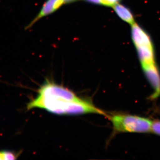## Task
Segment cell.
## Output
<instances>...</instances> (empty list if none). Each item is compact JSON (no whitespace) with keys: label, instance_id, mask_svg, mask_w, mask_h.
Segmentation results:
<instances>
[{"label":"cell","instance_id":"6da1fadb","mask_svg":"<svg viewBox=\"0 0 160 160\" xmlns=\"http://www.w3.org/2000/svg\"><path fill=\"white\" fill-rule=\"evenodd\" d=\"M26 108L28 110L39 108L60 115L94 113L109 116L91 101L80 98L69 89L48 80L41 86L38 95L27 104Z\"/></svg>","mask_w":160,"mask_h":160},{"label":"cell","instance_id":"7a4b0ae2","mask_svg":"<svg viewBox=\"0 0 160 160\" xmlns=\"http://www.w3.org/2000/svg\"><path fill=\"white\" fill-rule=\"evenodd\" d=\"M114 132H151L152 122L149 119L129 114H114L108 116Z\"/></svg>","mask_w":160,"mask_h":160},{"label":"cell","instance_id":"3957f363","mask_svg":"<svg viewBox=\"0 0 160 160\" xmlns=\"http://www.w3.org/2000/svg\"><path fill=\"white\" fill-rule=\"evenodd\" d=\"M132 38L142 66L155 63L154 49L151 38L135 23L132 25Z\"/></svg>","mask_w":160,"mask_h":160},{"label":"cell","instance_id":"277c9868","mask_svg":"<svg viewBox=\"0 0 160 160\" xmlns=\"http://www.w3.org/2000/svg\"><path fill=\"white\" fill-rule=\"evenodd\" d=\"M143 71L149 80L154 93L152 96V98H156L160 95V73L155 63L142 66Z\"/></svg>","mask_w":160,"mask_h":160},{"label":"cell","instance_id":"5b68a950","mask_svg":"<svg viewBox=\"0 0 160 160\" xmlns=\"http://www.w3.org/2000/svg\"><path fill=\"white\" fill-rule=\"evenodd\" d=\"M63 4H64V2L63 0H47L43 5L39 13L27 26L26 29L30 28L40 19L51 14L55 11H57L62 6Z\"/></svg>","mask_w":160,"mask_h":160},{"label":"cell","instance_id":"8992f818","mask_svg":"<svg viewBox=\"0 0 160 160\" xmlns=\"http://www.w3.org/2000/svg\"><path fill=\"white\" fill-rule=\"evenodd\" d=\"M112 7L116 13L122 20L131 25L134 24V17L128 8L118 3Z\"/></svg>","mask_w":160,"mask_h":160},{"label":"cell","instance_id":"52a82bcc","mask_svg":"<svg viewBox=\"0 0 160 160\" xmlns=\"http://www.w3.org/2000/svg\"><path fill=\"white\" fill-rule=\"evenodd\" d=\"M18 153L10 151H0V160H16L18 157Z\"/></svg>","mask_w":160,"mask_h":160},{"label":"cell","instance_id":"ba28073f","mask_svg":"<svg viewBox=\"0 0 160 160\" xmlns=\"http://www.w3.org/2000/svg\"><path fill=\"white\" fill-rule=\"evenodd\" d=\"M151 132L155 134L160 136V121L152 122Z\"/></svg>","mask_w":160,"mask_h":160},{"label":"cell","instance_id":"9c48e42d","mask_svg":"<svg viewBox=\"0 0 160 160\" xmlns=\"http://www.w3.org/2000/svg\"><path fill=\"white\" fill-rule=\"evenodd\" d=\"M120 1V0H100V4L108 7H113Z\"/></svg>","mask_w":160,"mask_h":160},{"label":"cell","instance_id":"30bf717a","mask_svg":"<svg viewBox=\"0 0 160 160\" xmlns=\"http://www.w3.org/2000/svg\"><path fill=\"white\" fill-rule=\"evenodd\" d=\"M85 1L92 4H100V0H85Z\"/></svg>","mask_w":160,"mask_h":160},{"label":"cell","instance_id":"8fae6325","mask_svg":"<svg viewBox=\"0 0 160 160\" xmlns=\"http://www.w3.org/2000/svg\"><path fill=\"white\" fill-rule=\"evenodd\" d=\"M64 3H69L73 2H75L77 0H63Z\"/></svg>","mask_w":160,"mask_h":160}]
</instances>
